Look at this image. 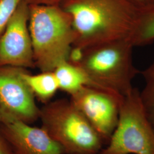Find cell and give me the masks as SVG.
<instances>
[{
  "label": "cell",
  "instance_id": "obj_7",
  "mask_svg": "<svg viewBox=\"0 0 154 154\" xmlns=\"http://www.w3.org/2000/svg\"><path fill=\"white\" fill-rule=\"evenodd\" d=\"M123 97L103 89L84 86L70 99L107 144L117 125Z\"/></svg>",
  "mask_w": 154,
  "mask_h": 154
},
{
  "label": "cell",
  "instance_id": "obj_15",
  "mask_svg": "<svg viewBox=\"0 0 154 154\" xmlns=\"http://www.w3.org/2000/svg\"><path fill=\"white\" fill-rule=\"evenodd\" d=\"M136 10L146 11L154 8V0H125Z\"/></svg>",
  "mask_w": 154,
  "mask_h": 154
},
{
  "label": "cell",
  "instance_id": "obj_4",
  "mask_svg": "<svg viewBox=\"0 0 154 154\" xmlns=\"http://www.w3.org/2000/svg\"><path fill=\"white\" fill-rule=\"evenodd\" d=\"M42 127L66 154H99L105 143L70 99L49 102L40 109Z\"/></svg>",
  "mask_w": 154,
  "mask_h": 154
},
{
  "label": "cell",
  "instance_id": "obj_17",
  "mask_svg": "<svg viewBox=\"0 0 154 154\" xmlns=\"http://www.w3.org/2000/svg\"><path fill=\"white\" fill-rule=\"evenodd\" d=\"M0 154H15L0 132Z\"/></svg>",
  "mask_w": 154,
  "mask_h": 154
},
{
  "label": "cell",
  "instance_id": "obj_6",
  "mask_svg": "<svg viewBox=\"0 0 154 154\" xmlns=\"http://www.w3.org/2000/svg\"><path fill=\"white\" fill-rule=\"evenodd\" d=\"M26 70L0 66V124L16 121L32 124L39 119L40 108L23 77Z\"/></svg>",
  "mask_w": 154,
  "mask_h": 154
},
{
  "label": "cell",
  "instance_id": "obj_13",
  "mask_svg": "<svg viewBox=\"0 0 154 154\" xmlns=\"http://www.w3.org/2000/svg\"><path fill=\"white\" fill-rule=\"evenodd\" d=\"M139 73L143 77L144 85L139 91L143 109L154 129V61Z\"/></svg>",
  "mask_w": 154,
  "mask_h": 154
},
{
  "label": "cell",
  "instance_id": "obj_11",
  "mask_svg": "<svg viewBox=\"0 0 154 154\" xmlns=\"http://www.w3.org/2000/svg\"><path fill=\"white\" fill-rule=\"evenodd\" d=\"M23 77L32 91L34 97L42 103L49 102L60 90L57 79L54 72H41L37 74H32L26 70Z\"/></svg>",
  "mask_w": 154,
  "mask_h": 154
},
{
  "label": "cell",
  "instance_id": "obj_5",
  "mask_svg": "<svg viewBox=\"0 0 154 154\" xmlns=\"http://www.w3.org/2000/svg\"><path fill=\"white\" fill-rule=\"evenodd\" d=\"M99 154H154V129L138 88L124 96L116 129Z\"/></svg>",
  "mask_w": 154,
  "mask_h": 154
},
{
  "label": "cell",
  "instance_id": "obj_1",
  "mask_svg": "<svg viewBox=\"0 0 154 154\" xmlns=\"http://www.w3.org/2000/svg\"><path fill=\"white\" fill-rule=\"evenodd\" d=\"M60 6L72 20V48L82 50L129 38L139 13L125 0H65Z\"/></svg>",
  "mask_w": 154,
  "mask_h": 154
},
{
  "label": "cell",
  "instance_id": "obj_16",
  "mask_svg": "<svg viewBox=\"0 0 154 154\" xmlns=\"http://www.w3.org/2000/svg\"><path fill=\"white\" fill-rule=\"evenodd\" d=\"M28 5L60 6L65 0H23Z\"/></svg>",
  "mask_w": 154,
  "mask_h": 154
},
{
  "label": "cell",
  "instance_id": "obj_14",
  "mask_svg": "<svg viewBox=\"0 0 154 154\" xmlns=\"http://www.w3.org/2000/svg\"><path fill=\"white\" fill-rule=\"evenodd\" d=\"M22 0H0V35Z\"/></svg>",
  "mask_w": 154,
  "mask_h": 154
},
{
  "label": "cell",
  "instance_id": "obj_8",
  "mask_svg": "<svg viewBox=\"0 0 154 154\" xmlns=\"http://www.w3.org/2000/svg\"><path fill=\"white\" fill-rule=\"evenodd\" d=\"M29 17V5L22 0L0 35V66L35 67Z\"/></svg>",
  "mask_w": 154,
  "mask_h": 154
},
{
  "label": "cell",
  "instance_id": "obj_3",
  "mask_svg": "<svg viewBox=\"0 0 154 154\" xmlns=\"http://www.w3.org/2000/svg\"><path fill=\"white\" fill-rule=\"evenodd\" d=\"M134 45L129 38L112 41L83 50L76 63L93 87L123 97L131 91L132 81L140 72L133 61Z\"/></svg>",
  "mask_w": 154,
  "mask_h": 154
},
{
  "label": "cell",
  "instance_id": "obj_9",
  "mask_svg": "<svg viewBox=\"0 0 154 154\" xmlns=\"http://www.w3.org/2000/svg\"><path fill=\"white\" fill-rule=\"evenodd\" d=\"M0 132L15 154H66L42 127L13 122L0 124Z\"/></svg>",
  "mask_w": 154,
  "mask_h": 154
},
{
  "label": "cell",
  "instance_id": "obj_2",
  "mask_svg": "<svg viewBox=\"0 0 154 154\" xmlns=\"http://www.w3.org/2000/svg\"><path fill=\"white\" fill-rule=\"evenodd\" d=\"M29 5L35 67L53 72L70 58L74 42L71 18L60 6Z\"/></svg>",
  "mask_w": 154,
  "mask_h": 154
},
{
  "label": "cell",
  "instance_id": "obj_12",
  "mask_svg": "<svg viewBox=\"0 0 154 154\" xmlns=\"http://www.w3.org/2000/svg\"><path fill=\"white\" fill-rule=\"evenodd\" d=\"M129 39L134 47L143 46L154 42V8L139 13Z\"/></svg>",
  "mask_w": 154,
  "mask_h": 154
},
{
  "label": "cell",
  "instance_id": "obj_10",
  "mask_svg": "<svg viewBox=\"0 0 154 154\" xmlns=\"http://www.w3.org/2000/svg\"><path fill=\"white\" fill-rule=\"evenodd\" d=\"M53 72L57 79L60 90L70 95L84 86L93 87L82 69L69 61L59 65Z\"/></svg>",
  "mask_w": 154,
  "mask_h": 154
}]
</instances>
